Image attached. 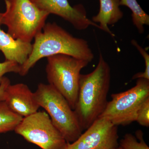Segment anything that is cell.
Listing matches in <instances>:
<instances>
[{"label": "cell", "instance_id": "obj_8", "mask_svg": "<svg viewBox=\"0 0 149 149\" xmlns=\"http://www.w3.org/2000/svg\"><path fill=\"white\" fill-rule=\"evenodd\" d=\"M65 149H113L119 147L118 126L108 119L99 117Z\"/></svg>", "mask_w": 149, "mask_h": 149}, {"label": "cell", "instance_id": "obj_15", "mask_svg": "<svg viewBox=\"0 0 149 149\" xmlns=\"http://www.w3.org/2000/svg\"><path fill=\"white\" fill-rule=\"evenodd\" d=\"M136 137L131 133H126L120 140L119 146L122 149H149L144 141L143 133L141 130L136 132Z\"/></svg>", "mask_w": 149, "mask_h": 149}, {"label": "cell", "instance_id": "obj_19", "mask_svg": "<svg viewBox=\"0 0 149 149\" xmlns=\"http://www.w3.org/2000/svg\"><path fill=\"white\" fill-rule=\"evenodd\" d=\"M10 84V80L8 78L6 77H3L0 83V102L4 101L5 100L7 89Z\"/></svg>", "mask_w": 149, "mask_h": 149}, {"label": "cell", "instance_id": "obj_9", "mask_svg": "<svg viewBox=\"0 0 149 149\" xmlns=\"http://www.w3.org/2000/svg\"><path fill=\"white\" fill-rule=\"evenodd\" d=\"M41 10L60 17L75 29L83 30L90 26L100 29L99 24L88 18L85 8L81 4L72 6L68 0H30Z\"/></svg>", "mask_w": 149, "mask_h": 149}, {"label": "cell", "instance_id": "obj_17", "mask_svg": "<svg viewBox=\"0 0 149 149\" xmlns=\"http://www.w3.org/2000/svg\"><path fill=\"white\" fill-rule=\"evenodd\" d=\"M144 127L149 126V97L142 104L137 112L136 121Z\"/></svg>", "mask_w": 149, "mask_h": 149}, {"label": "cell", "instance_id": "obj_4", "mask_svg": "<svg viewBox=\"0 0 149 149\" xmlns=\"http://www.w3.org/2000/svg\"><path fill=\"white\" fill-rule=\"evenodd\" d=\"M34 93L37 104L45 109L67 142L76 141L83 131L74 111L64 97L51 85L42 83Z\"/></svg>", "mask_w": 149, "mask_h": 149}, {"label": "cell", "instance_id": "obj_1", "mask_svg": "<svg viewBox=\"0 0 149 149\" xmlns=\"http://www.w3.org/2000/svg\"><path fill=\"white\" fill-rule=\"evenodd\" d=\"M32 44V53L19 74L24 76L40 59L56 54H65L91 62L94 58L88 42L74 37L56 22L46 23Z\"/></svg>", "mask_w": 149, "mask_h": 149}, {"label": "cell", "instance_id": "obj_16", "mask_svg": "<svg viewBox=\"0 0 149 149\" xmlns=\"http://www.w3.org/2000/svg\"><path fill=\"white\" fill-rule=\"evenodd\" d=\"M131 44L137 49L143 56L145 63V70L143 72H138L132 77L133 80L143 78L149 80V55L147 51L138 44L135 40H131Z\"/></svg>", "mask_w": 149, "mask_h": 149}, {"label": "cell", "instance_id": "obj_14", "mask_svg": "<svg viewBox=\"0 0 149 149\" xmlns=\"http://www.w3.org/2000/svg\"><path fill=\"white\" fill-rule=\"evenodd\" d=\"M22 118L12 111L5 102H0V133L14 130Z\"/></svg>", "mask_w": 149, "mask_h": 149}, {"label": "cell", "instance_id": "obj_10", "mask_svg": "<svg viewBox=\"0 0 149 149\" xmlns=\"http://www.w3.org/2000/svg\"><path fill=\"white\" fill-rule=\"evenodd\" d=\"M4 101L12 111L23 118L35 113L40 108L34 93L24 83L10 85Z\"/></svg>", "mask_w": 149, "mask_h": 149}, {"label": "cell", "instance_id": "obj_13", "mask_svg": "<svg viewBox=\"0 0 149 149\" xmlns=\"http://www.w3.org/2000/svg\"><path fill=\"white\" fill-rule=\"evenodd\" d=\"M120 6L130 9L132 14V21L140 34L144 32V26L149 25V16L146 13L137 0H120Z\"/></svg>", "mask_w": 149, "mask_h": 149}, {"label": "cell", "instance_id": "obj_5", "mask_svg": "<svg viewBox=\"0 0 149 149\" xmlns=\"http://www.w3.org/2000/svg\"><path fill=\"white\" fill-rule=\"evenodd\" d=\"M46 68L49 85L64 97L74 110L77 102L80 72L88 61L65 54L47 57Z\"/></svg>", "mask_w": 149, "mask_h": 149}, {"label": "cell", "instance_id": "obj_11", "mask_svg": "<svg viewBox=\"0 0 149 149\" xmlns=\"http://www.w3.org/2000/svg\"><path fill=\"white\" fill-rule=\"evenodd\" d=\"M32 49L31 43L14 39L0 28V51L6 61L14 62L22 66L27 61Z\"/></svg>", "mask_w": 149, "mask_h": 149}, {"label": "cell", "instance_id": "obj_2", "mask_svg": "<svg viewBox=\"0 0 149 149\" xmlns=\"http://www.w3.org/2000/svg\"><path fill=\"white\" fill-rule=\"evenodd\" d=\"M111 78L110 67L101 53L95 69L88 74H80L74 111L83 131L90 127L104 110Z\"/></svg>", "mask_w": 149, "mask_h": 149}, {"label": "cell", "instance_id": "obj_18", "mask_svg": "<svg viewBox=\"0 0 149 149\" xmlns=\"http://www.w3.org/2000/svg\"><path fill=\"white\" fill-rule=\"evenodd\" d=\"M19 71L20 65L16 63L6 61L0 63V83L6 73L14 72L19 74Z\"/></svg>", "mask_w": 149, "mask_h": 149}, {"label": "cell", "instance_id": "obj_20", "mask_svg": "<svg viewBox=\"0 0 149 149\" xmlns=\"http://www.w3.org/2000/svg\"><path fill=\"white\" fill-rule=\"evenodd\" d=\"M3 13H0V25H1Z\"/></svg>", "mask_w": 149, "mask_h": 149}, {"label": "cell", "instance_id": "obj_6", "mask_svg": "<svg viewBox=\"0 0 149 149\" xmlns=\"http://www.w3.org/2000/svg\"><path fill=\"white\" fill-rule=\"evenodd\" d=\"M111 97L99 117L105 118L117 126L129 125L136 121L139 108L149 97V80L137 79L134 87L125 92L112 94Z\"/></svg>", "mask_w": 149, "mask_h": 149}, {"label": "cell", "instance_id": "obj_12", "mask_svg": "<svg viewBox=\"0 0 149 149\" xmlns=\"http://www.w3.org/2000/svg\"><path fill=\"white\" fill-rule=\"evenodd\" d=\"M99 1L98 13L93 17L92 20L96 24L99 23L100 29L114 37V34L108 26L116 24L123 17V12L120 8V0H99Z\"/></svg>", "mask_w": 149, "mask_h": 149}, {"label": "cell", "instance_id": "obj_3", "mask_svg": "<svg viewBox=\"0 0 149 149\" xmlns=\"http://www.w3.org/2000/svg\"><path fill=\"white\" fill-rule=\"evenodd\" d=\"M6 10L2 24L13 38L31 43L42 31L49 15L41 10L30 0H5Z\"/></svg>", "mask_w": 149, "mask_h": 149}, {"label": "cell", "instance_id": "obj_21", "mask_svg": "<svg viewBox=\"0 0 149 149\" xmlns=\"http://www.w3.org/2000/svg\"><path fill=\"white\" fill-rule=\"evenodd\" d=\"M113 149H122L121 148H120V147H118V148H114Z\"/></svg>", "mask_w": 149, "mask_h": 149}, {"label": "cell", "instance_id": "obj_7", "mask_svg": "<svg viewBox=\"0 0 149 149\" xmlns=\"http://www.w3.org/2000/svg\"><path fill=\"white\" fill-rule=\"evenodd\" d=\"M14 131L42 149H65L67 142L46 111L23 117Z\"/></svg>", "mask_w": 149, "mask_h": 149}]
</instances>
